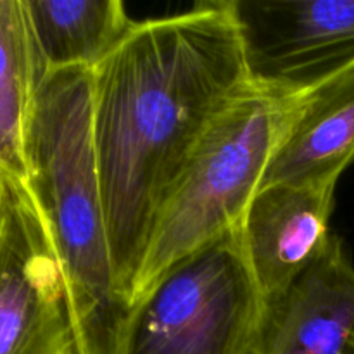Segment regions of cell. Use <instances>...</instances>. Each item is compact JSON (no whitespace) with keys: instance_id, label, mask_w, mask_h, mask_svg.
I'll return each mask as SVG.
<instances>
[{"instance_id":"cell-1","label":"cell","mask_w":354,"mask_h":354,"mask_svg":"<svg viewBox=\"0 0 354 354\" xmlns=\"http://www.w3.org/2000/svg\"><path fill=\"white\" fill-rule=\"evenodd\" d=\"M92 75L114 286L128 308L162 207L204 135L252 82L234 3L137 23Z\"/></svg>"},{"instance_id":"cell-2","label":"cell","mask_w":354,"mask_h":354,"mask_svg":"<svg viewBox=\"0 0 354 354\" xmlns=\"http://www.w3.org/2000/svg\"><path fill=\"white\" fill-rule=\"evenodd\" d=\"M92 69L45 76L26 133L30 185L64 273L75 354H114L118 297L92 128Z\"/></svg>"},{"instance_id":"cell-3","label":"cell","mask_w":354,"mask_h":354,"mask_svg":"<svg viewBox=\"0 0 354 354\" xmlns=\"http://www.w3.org/2000/svg\"><path fill=\"white\" fill-rule=\"evenodd\" d=\"M301 99L252 80L220 114L156 221L130 306L175 263L241 227Z\"/></svg>"},{"instance_id":"cell-4","label":"cell","mask_w":354,"mask_h":354,"mask_svg":"<svg viewBox=\"0 0 354 354\" xmlns=\"http://www.w3.org/2000/svg\"><path fill=\"white\" fill-rule=\"evenodd\" d=\"M263 297L241 227L166 270L127 310L114 354H252Z\"/></svg>"},{"instance_id":"cell-5","label":"cell","mask_w":354,"mask_h":354,"mask_svg":"<svg viewBox=\"0 0 354 354\" xmlns=\"http://www.w3.org/2000/svg\"><path fill=\"white\" fill-rule=\"evenodd\" d=\"M0 354H75L64 273L30 182L0 176Z\"/></svg>"},{"instance_id":"cell-6","label":"cell","mask_w":354,"mask_h":354,"mask_svg":"<svg viewBox=\"0 0 354 354\" xmlns=\"http://www.w3.org/2000/svg\"><path fill=\"white\" fill-rule=\"evenodd\" d=\"M251 78L306 93L354 66V0H232Z\"/></svg>"},{"instance_id":"cell-7","label":"cell","mask_w":354,"mask_h":354,"mask_svg":"<svg viewBox=\"0 0 354 354\" xmlns=\"http://www.w3.org/2000/svg\"><path fill=\"white\" fill-rule=\"evenodd\" d=\"M335 185H263L241 223L244 252L263 303L282 294L330 245Z\"/></svg>"},{"instance_id":"cell-8","label":"cell","mask_w":354,"mask_h":354,"mask_svg":"<svg viewBox=\"0 0 354 354\" xmlns=\"http://www.w3.org/2000/svg\"><path fill=\"white\" fill-rule=\"evenodd\" d=\"M354 335V265L339 237L266 301L252 354H344Z\"/></svg>"},{"instance_id":"cell-9","label":"cell","mask_w":354,"mask_h":354,"mask_svg":"<svg viewBox=\"0 0 354 354\" xmlns=\"http://www.w3.org/2000/svg\"><path fill=\"white\" fill-rule=\"evenodd\" d=\"M354 161V66L303 93L263 185H337ZM261 185V187H263Z\"/></svg>"},{"instance_id":"cell-10","label":"cell","mask_w":354,"mask_h":354,"mask_svg":"<svg viewBox=\"0 0 354 354\" xmlns=\"http://www.w3.org/2000/svg\"><path fill=\"white\" fill-rule=\"evenodd\" d=\"M45 71L95 69L131 33L121 0H24Z\"/></svg>"},{"instance_id":"cell-11","label":"cell","mask_w":354,"mask_h":354,"mask_svg":"<svg viewBox=\"0 0 354 354\" xmlns=\"http://www.w3.org/2000/svg\"><path fill=\"white\" fill-rule=\"evenodd\" d=\"M47 75L24 0H0V176L30 182L28 123Z\"/></svg>"},{"instance_id":"cell-12","label":"cell","mask_w":354,"mask_h":354,"mask_svg":"<svg viewBox=\"0 0 354 354\" xmlns=\"http://www.w3.org/2000/svg\"><path fill=\"white\" fill-rule=\"evenodd\" d=\"M344 354H354V335L351 339V342L348 344V348H346V353Z\"/></svg>"}]
</instances>
